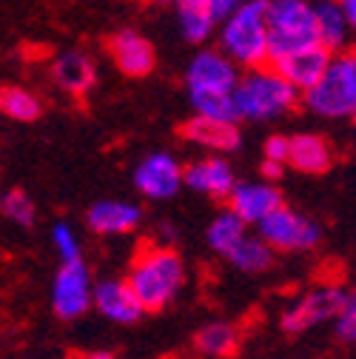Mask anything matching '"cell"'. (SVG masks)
Listing matches in <instances>:
<instances>
[{
  "label": "cell",
  "instance_id": "cell-11",
  "mask_svg": "<svg viewBox=\"0 0 356 359\" xmlns=\"http://www.w3.org/2000/svg\"><path fill=\"white\" fill-rule=\"evenodd\" d=\"M95 308L109 323H117V325H131L146 313L140 297L135 294V288H131L128 280L97 283L95 285Z\"/></svg>",
  "mask_w": 356,
  "mask_h": 359
},
{
  "label": "cell",
  "instance_id": "cell-7",
  "mask_svg": "<svg viewBox=\"0 0 356 359\" xmlns=\"http://www.w3.org/2000/svg\"><path fill=\"white\" fill-rule=\"evenodd\" d=\"M95 305V283L83 259L63 262L52 283V308L60 320H77Z\"/></svg>",
  "mask_w": 356,
  "mask_h": 359
},
{
  "label": "cell",
  "instance_id": "cell-26",
  "mask_svg": "<svg viewBox=\"0 0 356 359\" xmlns=\"http://www.w3.org/2000/svg\"><path fill=\"white\" fill-rule=\"evenodd\" d=\"M191 103L197 114H208L219 120H240L234 92H191Z\"/></svg>",
  "mask_w": 356,
  "mask_h": 359
},
{
  "label": "cell",
  "instance_id": "cell-16",
  "mask_svg": "<svg viewBox=\"0 0 356 359\" xmlns=\"http://www.w3.org/2000/svg\"><path fill=\"white\" fill-rule=\"evenodd\" d=\"M143 211L135 203H123V200H100L85 211V222L95 234L114 237V234H128L137 229Z\"/></svg>",
  "mask_w": 356,
  "mask_h": 359
},
{
  "label": "cell",
  "instance_id": "cell-13",
  "mask_svg": "<svg viewBox=\"0 0 356 359\" xmlns=\"http://www.w3.org/2000/svg\"><path fill=\"white\" fill-rule=\"evenodd\" d=\"M109 52L117 63V69L128 77H143L154 69V46L135 29H123L111 34L109 40Z\"/></svg>",
  "mask_w": 356,
  "mask_h": 359
},
{
  "label": "cell",
  "instance_id": "cell-15",
  "mask_svg": "<svg viewBox=\"0 0 356 359\" xmlns=\"http://www.w3.org/2000/svg\"><path fill=\"white\" fill-rule=\"evenodd\" d=\"M280 205H282V194L271 183H237L228 197V208L237 211L248 226H259Z\"/></svg>",
  "mask_w": 356,
  "mask_h": 359
},
{
  "label": "cell",
  "instance_id": "cell-32",
  "mask_svg": "<svg viewBox=\"0 0 356 359\" xmlns=\"http://www.w3.org/2000/svg\"><path fill=\"white\" fill-rule=\"evenodd\" d=\"M285 165H288V163H280V160H268V157H265L262 165H259V171H262V177H268V180H280L282 171H285Z\"/></svg>",
  "mask_w": 356,
  "mask_h": 359
},
{
  "label": "cell",
  "instance_id": "cell-20",
  "mask_svg": "<svg viewBox=\"0 0 356 359\" xmlns=\"http://www.w3.org/2000/svg\"><path fill=\"white\" fill-rule=\"evenodd\" d=\"M177 23H180V32L189 43H203L217 29V18L208 0H180L177 4Z\"/></svg>",
  "mask_w": 356,
  "mask_h": 359
},
{
  "label": "cell",
  "instance_id": "cell-30",
  "mask_svg": "<svg viewBox=\"0 0 356 359\" xmlns=\"http://www.w3.org/2000/svg\"><path fill=\"white\" fill-rule=\"evenodd\" d=\"M265 157L288 163V157H291V137H285V134H271V137L265 140Z\"/></svg>",
  "mask_w": 356,
  "mask_h": 359
},
{
  "label": "cell",
  "instance_id": "cell-8",
  "mask_svg": "<svg viewBox=\"0 0 356 359\" xmlns=\"http://www.w3.org/2000/svg\"><path fill=\"white\" fill-rule=\"evenodd\" d=\"M348 294L339 285H325L317 291L302 294L291 308H285L282 313V331L285 334H302L310 325H320L342 311Z\"/></svg>",
  "mask_w": 356,
  "mask_h": 359
},
{
  "label": "cell",
  "instance_id": "cell-22",
  "mask_svg": "<svg viewBox=\"0 0 356 359\" xmlns=\"http://www.w3.org/2000/svg\"><path fill=\"white\" fill-rule=\"evenodd\" d=\"M245 226H248V222L237 214V211H222V214H217L214 217V222H211V226H208V245L217 251V254H231L248 234H245Z\"/></svg>",
  "mask_w": 356,
  "mask_h": 359
},
{
  "label": "cell",
  "instance_id": "cell-31",
  "mask_svg": "<svg viewBox=\"0 0 356 359\" xmlns=\"http://www.w3.org/2000/svg\"><path fill=\"white\" fill-rule=\"evenodd\" d=\"M242 4H245V0H208V6H211V12H214L217 23H226Z\"/></svg>",
  "mask_w": 356,
  "mask_h": 359
},
{
  "label": "cell",
  "instance_id": "cell-29",
  "mask_svg": "<svg viewBox=\"0 0 356 359\" xmlns=\"http://www.w3.org/2000/svg\"><path fill=\"white\" fill-rule=\"evenodd\" d=\"M336 337L342 342H356V291L348 294L342 311L336 313Z\"/></svg>",
  "mask_w": 356,
  "mask_h": 359
},
{
  "label": "cell",
  "instance_id": "cell-34",
  "mask_svg": "<svg viewBox=\"0 0 356 359\" xmlns=\"http://www.w3.org/2000/svg\"><path fill=\"white\" fill-rule=\"evenodd\" d=\"M339 4H342L345 15H348V20H350V29H353V34H356V0H339Z\"/></svg>",
  "mask_w": 356,
  "mask_h": 359
},
{
  "label": "cell",
  "instance_id": "cell-24",
  "mask_svg": "<svg viewBox=\"0 0 356 359\" xmlns=\"http://www.w3.org/2000/svg\"><path fill=\"white\" fill-rule=\"evenodd\" d=\"M228 259H231L234 268H240V271H245V274H262V271H268V268L274 265L277 251L265 243L262 237H245L228 254Z\"/></svg>",
  "mask_w": 356,
  "mask_h": 359
},
{
  "label": "cell",
  "instance_id": "cell-17",
  "mask_svg": "<svg viewBox=\"0 0 356 359\" xmlns=\"http://www.w3.org/2000/svg\"><path fill=\"white\" fill-rule=\"evenodd\" d=\"M186 186L217 200H228L237 180H234V168L222 157H208L186 168Z\"/></svg>",
  "mask_w": 356,
  "mask_h": 359
},
{
  "label": "cell",
  "instance_id": "cell-5",
  "mask_svg": "<svg viewBox=\"0 0 356 359\" xmlns=\"http://www.w3.org/2000/svg\"><path fill=\"white\" fill-rule=\"evenodd\" d=\"M305 95V106L320 117L356 114V52H336L328 72Z\"/></svg>",
  "mask_w": 356,
  "mask_h": 359
},
{
  "label": "cell",
  "instance_id": "cell-18",
  "mask_svg": "<svg viewBox=\"0 0 356 359\" xmlns=\"http://www.w3.org/2000/svg\"><path fill=\"white\" fill-rule=\"evenodd\" d=\"M52 77H55V83L63 88V92L83 97L88 88L95 86L97 72H95L92 57H85L83 52H63L52 63Z\"/></svg>",
  "mask_w": 356,
  "mask_h": 359
},
{
  "label": "cell",
  "instance_id": "cell-10",
  "mask_svg": "<svg viewBox=\"0 0 356 359\" xmlns=\"http://www.w3.org/2000/svg\"><path fill=\"white\" fill-rule=\"evenodd\" d=\"M189 95L191 92H234L240 83L237 63L222 52V49H208L200 52L186 72Z\"/></svg>",
  "mask_w": 356,
  "mask_h": 359
},
{
  "label": "cell",
  "instance_id": "cell-2",
  "mask_svg": "<svg viewBox=\"0 0 356 359\" xmlns=\"http://www.w3.org/2000/svg\"><path fill=\"white\" fill-rule=\"evenodd\" d=\"M128 283L146 311L165 308L186 283V268L177 251L163 245H146L131 262Z\"/></svg>",
  "mask_w": 356,
  "mask_h": 359
},
{
  "label": "cell",
  "instance_id": "cell-4",
  "mask_svg": "<svg viewBox=\"0 0 356 359\" xmlns=\"http://www.w3.org/2000/svg\"><path fill=\"white\" fill-rule=\"evenodd\" d=\"M268 34H271V63L320 43L317 6L308 0H271L268 6Z\"/></svg>",
  "mask_w": 356,
  "mask_h": 359
},
{
  "label": "cell",
  "instance_id": "cell-28",
  "mask_svg": "<svg viewBox=\"0 0 356 359\" xmlns=\"http://www.w3.org/2000/svg\"><path fill=\"white\" fill-rule=\"evenodd\" d=\"M52 245L57 248L63 262L83 259L80 257V240H77V234L71 231V226H66V222H57V226L52 229Z\"/></svg>",
  "mask_w": 356,
  "mask_h": 359
},
{
  "label": "cell",
  "instance_id": "cell-36",
  "mask_svg": "<svg viewBox=\"0 0 356 359\" xmlns=\"http://www.w3.org/2000/svg\"><path fill=\"white\" fill-rule=\"evenodd\" d=\"M353 128H356V114H353Z\"/></svg>",
  "mask_w": 356,
  "mask_h": 359
},
{
  "label": "cell",
  "instance_id": "cell-14",
  "mask_svg": "<svg viewBox=\"0 0 356 359\" xmlns=\"http://www.w3.org/2000/svg\"><path fill=\"white\" fill-rule=\"evenodd\" d=\"M183 137H186L189 143H197V146H203V149L222 151V154L240 149V128H237V120H219V117H208V114H194V117L183 126Z\"/></svg>",
  "mask_w": 356,
  "mask_h": 359
},
{
  "label": "cell",
  "instance_id": "cell-25",
  "mask_svg": "<svg viewBox=\"0 0 356 359\" xmlns=\"http://www.w3.org/2000/svg\"><path fill=\"white\" fill-rule=\"evenodd\" d=\"M0 106H4V114L18 120V123H32L40 117V100L26 92V88H18V86H9L4 88V97H0Z\"/></svg>",
  "mask_w": 356,
  "mask_h": 359
},
{
  "label": "cell",
  "instance_id": "cell-12",
  "mask_svg": "<svg viewBox=\"0 0 356 359\" xmlns=\"http://www.w3.org/2000/svg\"><path fill=\"white\" fill-rule=\"evenodd\" d=\"M331 49L322 46V43H314V46H305L299 52H291L280 60H274V66L299 88V92H308L310 86H317L322 80V74L331 66Z\"/></svg>",
  "mask_w": 356,
  "mask_h": 359
},
{
  "label": "cell",
  "instance_id": "cell-19",
  "mask_svg": "<svg viewBox=\"0 0 356 359\" xmlns=\"http://www.w3.org/2000/svg\"><path fill=\"white\" fill-rule=\"evenodd\" d=\"M288 163L302 174H325L334 165V149L320 134H296L291 137Z\"/></svg>",
  "mask_w": 356,
  "mask_h": 359
},
{
  "label": "cell",
  "instance_id": "cell-27",
  "mask_svg": "<svg viewBox=\"0 0 356 359\" xmlns=\"http://www.w3.org/2000/svg\"><path fill=\"white\" fill-rule=\"evenodd\" d=\"M4 214L12 219V222H18V226H32L34 222V203H32V197L26 194V191H20V189H12V191H6L4 194Z\"/></svg>",
  "mask_w": 356,
  "mask_h": 359
},
{
  "label": "cell",
  "instance_id": "cell-6",
  "mask_svg": "<svg viewBox=\"0 0 356 359\" xmlns=\"http://www.w3.org/2000/svg\"><path fill=\"white\" fill-rule=\"evenodd\" d=\"M256 229H259V237L274 251H308L322 240V231L317 222L288 205H280Z\"/></svg>",
  "mask_w": 356,
  "mask_h": 359
},
{
  "label": "cell",
  "instance_id": "cell-1",
  "mask_svg": "<svg viewBox=\"0 0 356 359\" xmlns=\"http://www.w3.org/2000/svg\"><path fill=\"white\" fill-rule=\"evenodd\" d=\"M268 6L271 0H245L219 29V49L242 69H256L271 60Z\"/></svg>",
  "mask_w": 356,
  "mask_h": 359
},
{
  "label": "cell",
  "instance_id": "cell-23",
  "mask_svg": "<svg viewBox=\"0 0 356 359\" xmlns=\"http://www.w3.org/2000/svg\"><path fill=\"white\" fill-rule=\"evenodd\" d=\"M194 345L205 353V356H217V359H228L237 353L240 348V331L231 323H211L205 328L197 331Z\"/></svg>",
  "mask_w": 356,
  "mask_h": 359
},
{
  "label": "cell",
  "instance_id": "cell-35",
  "mask_svg": "<svg viewBox=\"0 0 356 359\" xmlns=\"http://www.w3.org/2000/svg\"><path fill=\"white\" fill-rule=\"evenodd\" d=\"M149 4H157V6H177L180 0H149Z\"/></svg>",
  "mask_w": 356,
  "mask_h": 359
},
{
  "label": "cell",
  "instance_id": "cell-21",
  "mask_svg": "<svg viewBox=\"0 0 356 359\" xmlns=\"http://www.w3.org/2000/svg\"><path fill=\"white\" fill-rule=\"evenodd\" d=\"M317 20H320V43L328 46L331 52H342V46L348 43V37L353 34L350 20L342 9V4L336 0H325V4L317 6Z\"/></svg>",
  "mask_w": 356,
  "mask_h": 359
},
{
  "label": "cell",
  "instance_id": "cell-33",
  "mask_svg": "<svg viewBox=\"0 0 356 359\" xmlns=\"http://www.w3.org/2000/svg\"><path fill=\"white\" fill-rule=\"evenodd\" d=\"M71 359H114V353H109V351H80Z\"/></svg>",
  "mask_w": 356,
  "mask_h": 359
},
{
  "label": "cell",
  "instance_id": "cell-9",
  "mask_svg": "<svg viewBox=\"0 0 356 359\" xmlns=\"http://www.w3.org/2000/svg\"><path fill=\"white\" fill-rule=\"evenodd\" d=\"M186 186V168L165 151H154L135 168V189L149 200H171Z\"/></svg>",
  "mask_w": 356,
  "mask_h": 359
},
{
  "label": "cell",
  "instance_id": "cell-3",
  "mask_svg": "<svg viewBox=\"0 0 356 359\" xmlns=\"http://www.w3.org/2000/svg\"><path fill=\"white\" fill-rule=\"evenodd\" d=\"M296 97H299V88L277 66L248 69L234 88L240 120H254V123L282 117L296 106Z\"/></svg>",
  "mask_w": 356,
  "mask_h": 359
}]
</instances>
